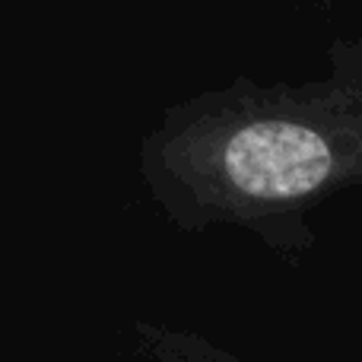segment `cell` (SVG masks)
I'll return each mask as SVG.
<instances>
[{
    "instance_id": "1",
    "label": "cell",
    "mask_w": 362,
    "mask_h": 362,
    "mask_svg": "<svg viewBox=\"0 0 362 362\" xmlns=\"http://www.w3.org/2000/svg\"><path fill=\"white\" fill-rule=\"evenodd\" d=\"M331 146L325 137L286 121L248 124L232 134L223 169L232 187L257 200H289L315 191L331 175Z\"/></svg>"
}]
</instances>
